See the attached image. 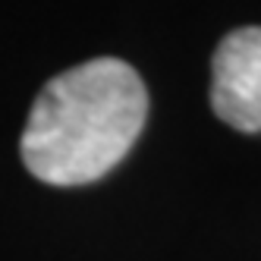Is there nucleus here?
Returning a JSON list of instances; mask_svg holds the SVG:
<instances>
[{"mask_svg": "<svg viewBox=\"0 0 261 261\" xmlns=\"http://www.w3.org/2000/svg\"><path fill=\"white\" fill-rule=\"evenodd\" d=\"M211 107L239 133H261V25L236 29L217 44Z\"/></svg>", "mask_w": 261, "mask_h": 261, "instance_id": "f03ea898", "label": "nucleus"}, {"mask_svg": "<svg viewBox=\"0 0 261 261\" xmlns=\"http://www.w3.org/2000/svg\"><path fill=\"white\" fill-rule=\"evenodd\" d=\"M148 117L139 72L98 57L50 79L35 98L22 133L25 167L50 186L95 182L129 154Z\"/></svg>", "mask_w": 261, "mask_h": 261, "instance_id": "f257e3e1", "label": "nucleus"}]
</instances>
